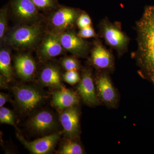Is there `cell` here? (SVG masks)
Listing matches in <instances>:
<instances>
[{"instance_id": "obj_20", "label": "cell", "mask_w": 154, "mask_h": 154, "mask_svg": "<svg viewBox=\"0 0 154 154\" xmlns=\"http://www.w3.org/2000/svg\"><path fill=\"white\" fill-rule=\"evenodd\" d=\"M38 11H47L55 8L58 5L57 0H31Z\"/></svg>"}, {"instance_id": "obj_15", "label": "cell", "mask_w": 154, "mask_h": 154, "mask_svg": "<svg viewBox=\"0 0 154 154\" xmlns=\"http://www.w3.org/2000/svg\"><path fill=\"white\" fill-rule=\"evenodd\" d=\"M15 67L17 74L25 80H30L36 71L35 62L30 56L21 54L15 58Z\"/></svg>"}, {"instance_id": "obj_13", "label": "cell", "mask_w": 154, "mask_h": 154, "mask_svg": "<svg viewBox=\"0 0 154 154\" xmlns=\"http://www.w3.org/2000/svg\"><path fill=\"white\" fill-rule=\"evenodd\" d=\"M79 113L76 107L65 109L61 114L60 121L66 134L71 138L77 137L79 133Z\"/></svg>"}, {"instance_id": "obj_12", "label": "cell", "mask_w": 154, "mask_h": 154, "mask_svg": "<svg viewBox=\"0 0 154 154\" xmlns=\"http://www.w3.org/2000/svg\"><path fill=\"white\" fill-rule=\"evenodd\" d=\"M91 61L96 68L104 72L112 71L114 68L111 53L101 43H97L92 51Z\"/></svg>"}, {"instance_id": "obj_23", "label": "cell", "mask_w": 154, "mask_h": 154, "mask_svg": "<svg viewBox=\"0 0 154 154\" xmlns=\"http://www.w3.org/2000/svg\"><path fill=\"white\" fill-rule=\"evenodd\" d=\"M62 65L66 70H78L79 69L80 65L76 59L72 57H66L62 61Z\"/></svg>"}, {"instance_id": "obj_25", "label": "cell", "mask_w": 154, "mask_h": 154, "mask_svg": "<svg viewBox=\"0 0 154 154\" xmlns=\"http://www.w3.org/2000/svg\"><path fill=\"white\" fill-rule=\"evenodd\" d=\"M78 27L80 29L92 26L91 17L86 13H83L79 16L76 22Z\"/></svg>"}, {"instance_id": "obj_22", "label": "cell", "mask_w": 154, "mask_h": 154, "mask_svg": "<svg viewBox=\"0 0 154 154\" xmlns=\"http://www.w3.org/2000/svg\"><path fill=\"white\" fill-rule=\"evenodd\" d=\"M8 27V8L3 7L0 11V38L3 39Z\"/></svg>"}, {"instance_id": "obj_11", "label": "cell", "mask_w": 154, "mask_h": 154, "mask_svg": "<svg viewBox=\"0 0 154 154\" xmlns=\"http://www.w3.org/2000/svg\"><path fill=\"white\" fill-rule=\"evenodd\" d=\"M63 49L59 33L51 32L45 36L40 45L38 53L42 59H49L60 54Z\"/></svg>"}, {"instance_id": "obj_10", "label": "cell", "mask_w": 154, "mask_h": 154, "mask_svg": "<svg viewBox=\"0 0 154 154\" xmlns=\"http://www.w3.org/2000/svg\"><path fill=\"white\" fill-rule=\"evenodd\" d=\"M59 35L64 49L74 55L82 56L88 51L87 42L75 32L69 31L59 33Z\"/></svg>"}, {"instance_id": "obj_24", "label": "cell", "mask_w": 154, "mask_h": 154, "mask_svg": "<svg viewBox=\"0 0 154 154\" xmlns=\"http://www.w3.org/2000/svg\"><path fill=\"white\" fill-rule=\"evenodd\" d=\"M63 79L66 82L70 85H74L79 82L81 79L76 70L67 71L63 75Z\"/></svg>"}, {"instance_id": "obj_16", "label": "cell", "mask_w": 154, "mask_h": 154, "mask_svg": "<svg viewBox=\"0 0 154 154\" xmlns=\"http://www.w3.org/2000/svg\"><path fill=\"white\" fill-rule=\"evenodd\" d=\"M30 125L36 131L45 132L50 130L54 126V118L50 112L42 111L33 116L30 120Z\"/></svg>"}, {"instance_id": "obj_21", "label": "cell", "mask_w": 154, "mask_h": 154, "mask_svg": "<svg viewBox=\"0 0 154 154\" xmlns=\"http://www.w3.org/2000/svg\"><path fill=\"white\" fill-rule=\"evenodd\" d=\"M0 122L2 123L11 125L16 127L13 112L6 107H1Z\"/></svg>"}, {"instance_id": "obj_9", "label": "cell", "mask_w": 154, "mask_h": 154, "mask_svg": "<svg viewBox=\"0 0 154 154\" xmlns=\"http://www.w3.org/2000/svg\"><path fill=\"white\" fill-rule=\"evenodd\" d=\"M59 133L53 134L29 142L19 135L18 137L26 148L35 154H45L51 152L59 138Z\"/></svg>"}, {"instance_id": "obj_4", "label": "cell", "mask_w": 154, "mask_h": 154, "mask_svg": "<svg viewBox=\"0 0 154 154\" xmlns=\"http://www.w3.org/2000/svg\"><path fill=\"white\" fill-rule=\"evenodd\" d=\"M96 84L100 100L107 107L116 108L119 99L118 94L107 72H103L97 76Z\"/></svg>"}, {"instance_id": "obj_14", "label": "cell", "mask_w": 154, "mask_h": 154, "mask_svg": "<svg viewBox=\"0 0 154 154\" xmlns=\"http://www.w3.org/2000/svg\"><path fill=\"white\" fill-rule=\"evenodd\" d=\"M79 102V96L75 93L63 86L53 96V105L60 110L74 107Z\"/></svg>"}, {"instance_id": "obj_18", "label": "cell", "mask_w": 154, "mask_h": 154, "mask_svg": "<svg viewBox=\"0 0 154 154\" xmlns=\"http://www.w3.org/2000/svg\"><path fill=\"white\" fill-rule=\"evenodd\" d=\"M0 72L8 82L12 79V69L10 52L6 49H1L0 51Z\"/></svg>"}, {"instance_id": "obj_27", "label": "cell", "mask_w": 154, "mask_h": 154, "mask_svg": "<svg viewBox=\"0 0 154 154\" xmlns=\"http://www.w3.org/2000/svg\"><path fill=\"white\" fill-rule=\"evenodd\" d=\"M8 101V97L5 94L1 93L0 94V107H3Z\"/></svg>"}, {"instance_id": "obj_19", "label": "cell", "mask_w": 154, "mask_h": 154, "mask_svg": "<svg viewBox=\"0 0 154 154\" xmlns=\"http://www.w3.org/2000/svg\"><path fill=\"white\" fill-rule=\"evenodd\" d=\"M61 154H82L84 151L82 146L76 142L69 140L66 142L62 147L60 152Z\"/></svg>"}, {"instance_id": "obj_8", "label": "cell", "mask_w": 154, "mask_h": 154, "mask_svg": "<svg viewBox=\"0 0 154 154\" xmlns=\"http://www.w3.org/2000/svg\"><path fill=\"white\" fill-rule=\"evenodd\" d=\"M78 92L83 102L90 106L99 105V101L96 95L92 73L87 70L83 73L78 87Z\"/></svg>"}, {"instance_id": "obj_17", "label": "cell", "mask_w": 154, "mask_h": 154, "mask_svg": "<svg viewBox=\"0 0 154 154\" xmlns=\"http://www.w3.org/2000/svg\"><path fill=\"white\" fill-rule=\"evenodd\" d=\"M40 79L43 85L48 87L57 89L62 87L60 72L54 66H49L45 68L41 72Z\"/></svg>"}, {"instance_id": "obj_3", "label": "cell", "mask_w": 154, "mask_h": 154, "mask_svg": "<svg viewBox=\"0 0 154 154\" xmlns=\"http://www.w3.org/2000/svg\"><path fill=\"white\" fill-rule=\"evenodd\" d=\"M42 30L39 25H23L14 28L7 36L8 44L19 48L31 47L38 42Z\"/></svg>"}, {"instance_id": "obj_6", "label": "cell", "mask_w": 154, "mask_h": 154, "mask_svg": "<svg viewBox=\"0 0 154 154\" xmlns=\"http://www.w3.org/2000/svg\"><path fill=\"white\" fill-rule=\"evenodd\" d=\"M76 9L67 7H61L53 14L51 24L56 30L62 31L71 28L79 16Z\"/></svg>"}, {"instance_id": "obj_7", "label": "cell", "mask_w": 154, "mask_h": 154, "mask_svg": "<svg viewBox=\"0 0 154 154\" xmlns=\"http://www.w3.org/2000/svg\"><path fill=\"white\" fill-rule=\"evenodd\" d=\"M11 6L16 18L22 22L37 19L38 10L31 0H11Z\"/></svg>"}, {"instance_id": "obj_26", "label": "cell", "mask_w": 154, "mask_h": 154, "mask_svg": "<svg viewBox=\"0 0 154 154\" xmlns=\"http://www.w3.org/2000/svg\"><path fill=\"white\" fill-rule=\"evenodd\" d=\"M78 35L83 38L96 37L97 36L96 32L92 26L80 29Z\"/></svg>"}, {"instance_id": "obj_2", "label": "cell", "mask_w": 154, "mask_h": 154, "mask_svg": "<svg viewBox=\"0 0 154 154\" xmlns=\"http://www.w3.org/2000/svg\"><path fill=\"white\" fill-rule=\"evenodd\" d=\"M100 30L105 42L119 55L126 52L129 38L122 30L119 24L111 23L107 19L102 20L100 25Z\"/></svg>"}, {"instance_id": "obj_5", "label": "cell", "mask_w": 154, "mask_h": 154, "mask_svg": "<svg viewBox=\"0 0 154 154\" xmlns=\"http://www.w3.org/2000/svg\"><path fill=\"white\" fill-rule=\"evenodd\" d=\"M14 92L18 104L25 110H33L42 101V96L41 93L30 87H15Z\"/></svg>"}, {"instance_id": "obj_1", "label": "cell", "mask_w": 154, "mask_h": 154, "mask_svg": "<svg viewBox=\"0 0 154 154\" xmlns=\"http://www.w3.org/2000/svg\"><path fill=\"white\" fill-rule=\"evenodd\" d=\"M137 49L135 58L143 78L154 86V6L146 8L136 22Z\"/></svg>"}]
</instances>
